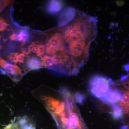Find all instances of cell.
Returning <instances> with one entry per match:
<instances>
[{"label":"cell","mask_w":129,"mask_h":129,"mask_svg":"<svg viewBox=\"0 0 129 129\" xmlns=\"http://www.w3.org/2000/svg\"><path fill=\"white\" fill-rule=\"evenodd\" d=\"M97 18L77 11L66 25L58 27L61 34L60 46L53 57L56 67L69 75L77 74L88 61L91 44L98 33Z\"/></svg>","instance_id":"6da1fadb"},{"label":"cell","mask_w":129,"mask_h":129,"mask_svg":"<svg viewBox=\"0 0 129 129\" xmlns=\"http://www.w3.org/2000/svg\"><path fill=\"white\" fill-rule=\"evenodd\" d=\"M62 93L64 101L60 102L50 113L56 124L57 129H80L84 120L75 102L74 95L67 88L63 89Z\"/></svg>","instance_id":"7a4b0ae2"},{"label":"cell","mask_w":129,"mask_h":129,"mask_svg":"<svg viewBox=\"0 0 129 129\" xmlns=\"http://www.w3.org/2000/svg\"><path fill=\"white\" fill-rule=\"evenodd\" d=\"M113 82L111 79L96 75L89 81V90L92 95L101 100L112 89Z\"/></svg>","instance_id":"3957f363"},{"label":"cell","mask_w":129,"mask_h":129,"mask_svg":"<svg viewBox=\"0 0 129 129\" xmlns=\"http://www.w3.org/2000/svg\"><path fill=\"white\" fill-rule=\"evenodd\" d=\"M76 11L72 7L68 8L65 9L58 18V26L62 27L68 23L74 17Z\"/></svg>","instance_id":"277c9868"},{"label":"cell","mask_w":129,"mask_h":129,"mask_svg":"<svg viewBox=\"0 0 129 129\" xmlns=\"http://www.w3.org/2000/svg\"><path fill=\"white\" fill-rule=\"evenodd\" d=\"M30 37V35L28 31L24 29H22L17 33L12 34L9 36V39L12 41L25 43L28 41Z\"/></svg>","instance_id":"5b68a950"},{"label":"cell","mask_w":129,"mask_h":129,"mask_svg":"<svg viewBox=\"0 0 129 129\" xmlns=\"http://www.w3.org/2000/svg\"><path fill=\"white\" fill-rule=\"evenodd\" d=\"M63 5V3L61 1H50L47 5V11L49 14L54 15L61 10Z\"/></svg>","instance_id":"8992f818"},{"label":"cell","mask_w":129,"mask_h":129,"mask_svg":"<svg viewBox=\"0 0 129 129\" xmlns=\"http://www.w3.org/2000/svg\"><path fill=\"white\" fill-rule=\"evenodd\" d=\"M25 71L28 72L33 70H37L42 68L41 61L36 57H29L25 63Z\"/></svg>","instance_id":"52a82bcc"},{"label":"cell","mask_w":129,"mask_h":129,"mask_svg":"<svg viewBox=\"0 0 129 129\" xmlns=\"http://www.w3.org/2000/svg\"><path fill=\"white\" fill-rule=\"evenodd\" d=\"M4 69L8 73L14 76H23L22 70L16 64H13L7 62Z\"/></svg>","instance_id":"ba28073f"},{"label":"cell","mask_w":129,"mask_h":129,"mask_svg":"<svg viewBox=\"0 0 129 129\" xmlns=\"http://www.w3.org/2000/svg\"><path fill=\"white\" fill-rule=\"evenodd\" d=\"M12 129H36L34 124L32 121L24 120L18 122L15 120L12 122Z\"/></svg>","instance_id":"9c48e42d"},{"label":"cell","mask_w":129,"mask_h":129,"mask_svg":"<svg viewBox=\"0 0 129 129\" xmlns=\"http://www.w3.org/2000/svg\"><path fill=\"white\" fill-rule=\"evenodd\" d=\"M28 52L36 54L37 57H41L45 51V47L43 44L33 42L28 46Z\"/></svg>","instance_id":"30bf717a"},{"label":"cell","mask_w":129,"mask_h":129,"mask_svg":"<svg viewBox=\"0 0 129 129\" xmlns=\"http://www.w3.org/2000/svg\"><path fill=\"white\" fill-rule=\"evenodd\" d=\"M42 68H46L51 71L55 64L54 58L49 55H45L41 60Z\"/></svg>","instance_id":"8fae6325"},{"label":"cell","mask_w":129,"mask_h":129,"mask_svg":"<svg viewBox=\"0 0 129 129\" xmlns=\"http://www.w3.org/2000/svg\"><path fill=\"white\" fill-rule=\"evenodd\" d=\"M19 54V53L17 52H14L11 53L8 56V59L12 62L16 63H18V62L17 60V57Z\"/></svg>","instance_id":"7c38bea8"},{"label":"cell","mask_w":129,"mask_h":129,"mask_svg":"<svg viewBox=\"0 0 129 129\" xmlns=\"http://www.w3.org/2000/svg\"><path fill=\"white\" fill-rule=\"evenodd\" d=\"M9 24L2 17H0V32H3L7 28Z\"/></svg>","instance_id":"4fadbf2b"},{"label":"cell","mask_w":129,"mask_h":129,"mask_svg":"<svg viewBox=\"0 0 129 129\" xmlns=\"http://www.w3.org/2000/svg\"><path fill=\"white\" fill-rule=\"evenodd\" d=\"M11 1H0V13L6 7L11 3Z\"/></svg>","instance_id":"5bb4252c"},{"label":"cell","mask_w":129,"mask_h":129,"mask_svg":"<svg viewBox=\"0 0 129 129\" xmlns=\"http://www.w3.org/2000/svg\"><path fill=\"white\" fill-rule=\"evenodd\" d=\"M117 4L118 6H122L124 4V2L122 1H119L117 2Z\"/></svg>","instance_id":"9a60e30c"},{"label":"cell","mask_w":129,"mask_h":129,"mask_svg":"<svg viewBox=\"0 0 129 129\" xmlns=\"http://www.w3.org/2000/svg\"><path fill=\"white\" fill-rule=\"evenodd\" d=\"M124 69L126 72H129V64H126L124 66Z\"/></svg>","instance_id":"2e32d148"},{"label":"cell","mask_w":129,"mask_h":129,"mask_svg":"<svg viewBox=\"0 0 129 129\" xmlns=\"http://www.w3.org/2000/svg\"><path fill=\"white\" fill-rule=\"evenodd\" d=\"M128 64H129V62Z\"/></svg>","instance_id":"e0dca14e"}]
</instances>
